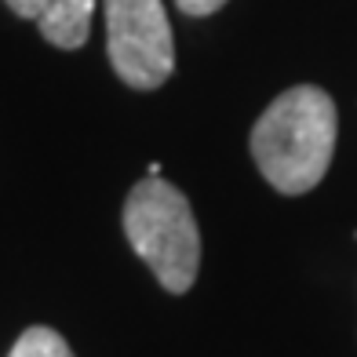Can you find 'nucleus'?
<instances>
[{"instance_id": "obj_1", "label": "nucleus", "mask_w": 357, "mask_h": 357, "mask_svg": "<svg viewBox=\"0 0 357 357\" xmlns=\"http://www.w3.org/2000/svg\"><path fill=\"white\" fill-rule=\"evenodd\" d=\"M335 153V102L314 84L288 88L252 128V157L263 178L288 197L310 193Z\"/></svg>"}, {"instance_id": "obj_2", "label": "nucleus", "mask_w": 357, "mask_h": 357, "mask_svg": "<svg viewBox=\"0 0 357 357\" xmlns=\"http://www.w3.org/2000/svg\"><path fill=\"white\" fill-rule=\"evenodd\" d=\"M124 234L135 255L153 270L160 288L183 296L201 270V234L193 208L168 178H150L132 186L124 201Z\"/></svg>"}, {"instance_id": "obj_3", "label": "nucleus", "mask_w": 357, "mask_h": 357, "mask_svg": "<svg viewBox=\"0 0 357 357\" xmlns=\"http://www.w3.org/2000/svg\"><path fill=\"white\" fill-rule=\"evenodd\" d=\"M106 47L128 88L153 91L175 70L172 22L160 0H106Z\"/></svg>"}, {"instance_id": "obj_4", "label": "nucleus", "mask_w": 357, "mask_h": 357, "mask_svg": "<svg viewBox=\"0 0 357 357\" xmlns=\"http://www.w3.org/2000/svg\"><path fill=\"white\" fill-rule=\"evenodd\" d=\"M4 4L19 19L37 22L44 40L62 52H77L88 44L95 0H4Z\"/></svg>"}, {"instance_id": "obj_5", "label": "nucleus", "mask_w": 357, "mask_h": 357, "mask_svg": "<svg viewBox=\"0 0 357 357\" xmlns=\"http://www.w3.org/2000/svg\"><path fill=\"white\" fill-rule=\"evenodd\" d=\"M8 357H73V350L66 347V339H62L55 328L37 324V328H26L19 335V343L11 347Z\"/></svg>"}, {"instance_id": "obj_6", "label": "nucleus", "mask_w": 357, "mask_h": 357, "mask_svg": "<svg viewBox=\"0 0 357 357\" xmlns=\"http://www.w3.org/2000/svg\"><path fill=\"white\" fill-rule=\"evenodd\" d=\"M226 0H175V8L190 15V19H204V15H215Z\"/></svg>"}]
</instances>
